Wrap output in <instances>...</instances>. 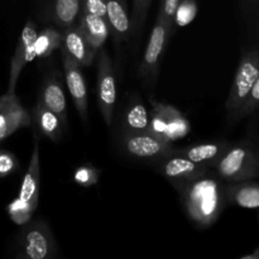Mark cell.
I'll list each match as a JSON object with an SVG mask.
<instances>
[{"mask_svg":"<svg viewBox=\"0 0 259 259\" xmlns=\"http://www.w3.org/2000/svg\"><path fill=\"white\" fill-rule=\"evenodd\" d=\"M172 184L179 190L185 210L192 222L200 227H210L217 222L225 204V190L219 180L205 175L191 181Z\"/></svg>","mask_w":259,"mask_h":259,"instance_id":"obj_1","label":"cell"},{"mask_svg":"<svg viewBox=\"0 0 259 259\" xmlns=\"http://www.w3.org/2000/svg\"><path fill=\"white\" fill-rule=\"evenodd\" d=\"M39 146H38L37 136L34 134L32 158H30L29 168L23 179L19 196L10 202L9 206L7 207L10 219L15 224H27L37 209L38 200H39Z\"/></svg>","mask_w":259,"mask_h":259,"instance_id":"obj_2","label":"cell"},{"mask_svg":"<svg viewBox=\"0 0 259 259\" xmlns=\"http://www.w3.org/2000/svg\"><path fill=\"white\" fill-rule=\"evenodd\" d=\"M215 168L225 181H247L259 175V156L249 144H237L227 149L217 162Z\"/></svg>","mask_w":259,"mask_h":259,"instance_id":"obj_3","label":"cell"},{"mask_svg":"<svg viewBox=\"0 0 259 259\" xmlns=\"http://www.w3.org/2000/svg\"><path fill=\"white\" fill-rule=\"evenodd\" d=\"M153 111L149 116L148 132L166 143L179 141L189 136L191 124L186 116L175 106L152 100Z\"/></svg>","mask_w":259,"mask_h":259,"instance_id":"obj_4","label":"cell"},{"mask_svg":"<svg viewBox=\"0 0 259 259\" xmlns=\"http://www.w3.org/2000/svg\"><path fill=\"white\" fill-rule=\"evenodd\" d=\"M258 77L259 48L245 53L243 56L242 61H240L239 66H238L229 96H228L227 103H225V108L230 114H233V116H237L238 111L240 110L242 105L244 104L250 89L253 88Z\"/></svg>","mask_w":259,"mask_h":259,"instance_id":"obj_5","label":"cell"},{"mask_svg":"<svg viewBox=\"0 0 259 259\" xmlns=\"http://www.w3.org/2000/svg\"><path fill=\"white\" fill-rule=\"evenodd\" d=\"M116 101V83L111 60L104 48L99 56L98 72V104L100 113L108 126L113 123L114 109Z\"/></svg>","mask_w":259,"mask_h":259,"instance_id":"obj_6","label":"cell"},{"mask_svg":"<svg viewBox=\"0 0 259 259\" xmlns=\"http://www.w3.org/2000/svg\"><path fill=\"white\" fill-rule=\"evenodd\" d=\"M124 151L136 158H164L174 154V148L151 132H129L123 139Z\"/></svg>","mask_w":259,"mask_h":259,"instance_id":"obj_7","label":"cell"},{"mask_svg":"<svg viewBox=\"0 0 259 259\" xmlns=\"http://www.w3.org/2000/svg\"><path fill=\"white\" fill-rule=\"evenodd\" d=\"M52 233L45 222H35L24 230L22 237L23 257L29 259H45L55 252Z\"/></svg>","mask_w":259,"mask_h":259,"instance_id":"obj_8","label":"cell"},{"mask_svg":"<svg viewBox=\"0 0 259 259\" xmlns=\"http://www.w3.org/2000/svg\"><path fill=\"white\" fill-rule=\"evenodd\" d=\"M171 25L167 24L161 18H157V22L152 29L148 45L143 56V65H142V75L147 78L156 80L158 75V63L163 53L166 43L168 40Z\"/></svg>","mask_w":259,"mask_h":259,"instance_id":"obj_9","label":"cell"},{"mask_svg":"<svg viewBox=\"0 0 259 259\" xmlns=\"http://www.w3.org/2000/svg\"><path fill=\"white\" fill-rule=\"evenodd\" d=\"M38 33L35 29V25L32 22H27V24L23 28L22 35L18 42L17 48H15L14 56H13L12 65H10L9 73V83H8V93H14L15 86H17L18 78H19L20 72L24 68V66L32 60H34V40L37 38Z\"/></svg>","mask_w":259,"mask_h":259,"instance_id":"obj_10","label":"cell"},{"mask_svg":"<svg viewBox=\"0 0 259 259\" xmlns=\"http://www.w3.org/2000/svg\"><path fill=\"white\" fill-rule=\"evenodd\" d=\"M207 168L209 167L196 163L179 154L161 158V163L158 164L159 172L171 182H184L199 179L207 174Z\"/></svg>","mask_w":259,"mask_h":259,"instance_id":"obj_11","label":"cell"},{"mask_svg":"<svg viewBox=\"0 0 259 259\" xmlns=\"http://www.w3.org/2000/svg\"><path fill=\"white\" fill-rule=\"evenodd\" d=\"M63 56V70H65L66 83L70 91L72 100L75 103L77 113L82 121L88 120V89H86L85 78L81 72L80 65L75 62L72 58L65 52Z\"/></svg>","mask_w":259,"mask_h":259,"instance_id":"obj_12","label":"cell"},{"mask_svg":"<svg viewBox=\"0 0 259 259\" xmlns=\"http://www.w3.org/2000/svg\"><path fill=\"white\" fill-rule=\"evenodd\" d=\"M62 52L70 56L77 65L90 66L95 53L91 51L80 27L66 28L62 33Z\"/></svg>","mask_w":259,"mask_h":259,"instance_id":"obj_13","label":"cell"},{"mask_svg":"<svg viewBox=\"0 0 259 259\" xmlns=\"http://www.w3.org/2000/svg\"><path fill=\"white\" fill-rule=\"evenodd\" d=\"M228 148L229 147L225 142H214V143L197 144V146H192L186 149H175L174 154L186 157L196 163L209 167L215 166Z\"/></svg>","mask_w":259,"mask_h":259,"instance_id":"obj_14","label":"cell"},{"mask_svg":"<svg viewBox=\"0 0 259 259\" xmlns=\"http://www.w3.org/2000/svg\"><path fill=\"white\" fill-rule=\"evenodd\" d=\"M30 125V116L19 99L0 110V141L8 138L19 129Z\"/></svg>","mask_w":259,"mask_h":259,"instance_id":"obj_15","label":"cell"},{"mask_svg":"<svg viewBox=\"0 0 259 259\" xmlns=\"http://www.w3.org/2000/svg\"><path fill=\"white\" fill-rule=\"evenodd\" d=\"M106 20L111 32L115 35L116 42L128 40L132 23L126 9L125 0H108L106 5Z\"/></svg>","mask_w":259,"mask_h":259,"instance_id":"obj_16","label":"cell"},{"mask_svg":"<svg viewBox=\"0 0 259 259\" xmlns=\"http://www.w3.org/2000/svg\"><path fill=\"white\" fill-rule=\"evenodd\" d=\"M80 28L91 51L96 55V52L103 48L104 43L109 37V32H110L106 18L83 12Z\"/></svg>","mask_w":259,"mask_h":259,"instance_id":"obj_17","label":"cell"},{"mask_svg":"<svg viewBox=\"0 0 259 259\" xmlns=\"http://www.w3.org/2000/svg\"><path fill=\"white\" fill-rule=\"evenodd\" d=\"M40 103L52 110L58 118L61 119L63 128H67V105L62 88L56 80L51 78L43 85L42 94H40Z\"/></svg>","mask_w":259,"mask_h":259,"instance_id":"obj_18","label":"cell"},{"mask_svg":"<svg viewBox=\"0 0 259 259\" xmlns=\"http://www.w3.org/2000/svg\"><path fill=\"white\" fill-rule=\"evenodd\" d=\"M34 119L38 129L51 141L58 142L62 138V132L65 131V128L61 123V119L40 101H38L34 108Z\"/></svg>","mask_w":259,"mask_h":259,"instance_id":"obj_19","label":"cell"},{"mask_svg":"<svg viewBox=\"0 0 259 259\" xmlns=\"http://www.w3.org/2000/svg\"><path fill=\"white\" fill-rule=\"evenodd\" d=\"M225 199L243 209H259V184H239L225 190Z\"/></svg>","mask_w":259,"mask_h":259,"instance_id":"obj_20","label":"cell"},{"mask_svg":"<svg viewBox=\"0 0 259 259\" xmlns=\"http://www.w3.org/2000/svg\"><path fill=\"white\" fill-rule=\"evenodd\" d=\"M61 46H62V33L58 32L56 28L48 27L37 35L33 48H34L35 57L43 58L50 56Z\"/></svg>","mask_w":259,"mask_h":259,"instance_id":"obj_21","label":"cell"},{"mask_svg":"<svg viewBox=\"0 0 259 259\" xmlns=\"http://www.w3.org/2000/svg\"><path fill=\"white\" fill-rule=\"evenodd\" d=\"M81 9V0H55V19L63 29L72 27Z\"/></svg>","mask_w":259,"mask_h":259,"instance_id":"obj_22","label":"cell"},{"mask_svg":"<svg viewBox=\"0 0 259 259\" xmlns=\"http://www.w3.org/2000/svg\"><path fill=\"white\" fill-rule=\"evenodd\" d=\"M125 128L129 132H147L149 128V114L141 101H134L129 105L125 116Z\"/></svg>","mask_w":259,"mask_h":259,"instance_id":"obj_23","label":"cell"},{"mask_svg":"<svg viewBox=\"0 0 259 259\" xmlns=\"http://www.w3.org/2000/svg\"><path fill=\"white\" fill-rule=\"evenodd\" d=\"M197 14V4L195 0H184L180 3L175 13L174 22L177 27H186L192 20L195 19Z\"/></svg>","mask_w":259,"mask_h":259,"instance_id":"obj_24","label":"cell"},{"mask_svg":"<svg viewBox=\"0 0 259 259\" xmlns=\"http://www.w3.org/2000/svg\"><path fill=\"white\" fill-rule=\"evenodd\" d=\"M149 4H151V0H133L131 23H133V28L137 32H138L139 28L142 27L144 19H146Z\"/></svg>","mask_w":259,"mask_h":259,"instance_id":"obj_25","label":"cell"},{"mask_svg":"<svg viewBox=\"0 0 259 259\" xmlns=\"http://www.w3.org/2000/svg\"><path fill=\"white\" fill-rule=\"evenodd\" d=\"M98 169H95L94 167L91 166H82V167H78L76 169L75 175H73V179L75 181L77 182L78 185L81 186H93L98 182Z\"/></svg>","mask_w":259,"mask_h":259,"instance_id":"obj_26","label":"cell"},{"mask_svg":"<svg viewBox=\"0 0 259 259\" xmlns=\"http://www.w3.org/2000/svg\"><path fill=\"white\" fill-rule=\"evenodd\" d=\"M258 104H259V77L254 82L253 88L250 89L249 94H248L247 99H245L244 104L242 105L240 110L238 111L237 118H242V116L250 114L255 108H257Z\"/></svg>","mask_w":259,"mask_h":259,"instance_id":"obj_27","label":"cell"},{"mask_svg":"<svg viewBox=\"0 0 259 259\" xmlns=\"http://www.w3.org/2000/svg\"><path fill=\"white\" fill-rule=\"evenodd\" d=\"M18 162L14 154L0 151V177H7L17 169Z\"/></svg>","mask_w":259,"mask_h":259,"instance_id":"obj_28","label":"cell"},{"mask_svg":"<svg viewBox=\"0 0 259 259\" xmlns=\"http://www.w3.org/2000/svg\"><path fill=\"white\" fill-rule=\"evenodd\" d=\"M180 4V0H163L162 3L161 12H159L158 17L161 18L162 20L167 23L168 25L172 27V23H174L175 13H176L177 7Z\"/></svg>","mask_w":259,"mask_h":259,"instance_id":"obj_29","label":"cell"},{"mask_svg":"<svg viewBox=\"0 0 259 259\" xmlns=\"http://www.w3.org/2000/svg\"><path fill=\"white\" fill-rule=\"evenodd\" d=\"M108 0H83V12L106 18Z\"/></svg>","mask_w":259,"mask_h":259,"instance_id":"obj_30","label":"cell"},{"mask_svg":"<svg viewBox=\"0 0 259 259\" xmlns=\"http://www.w3.org/2000/svg\"><path fill=\"white\" fill-rule=\"evenodd\" d=\"M18 96L14 93H7L5 95L0 96V110H3L4 108H7L9 104H12L13 101L17 100Z\"/></svg>","mask_w":259,"mask_h":259,"instance_id":"obj_31","label":"cell"}]
</instances>
